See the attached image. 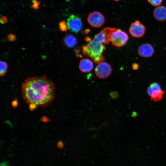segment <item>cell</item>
<instances>
[{"mask_svg":"<svg viewBox=\"0 0 166 166\" xmlns=\"http://www.w3.org/2000/svg\"><path fill=\"white\" fill-rule=\"evenodd\" d=\"M54 84L45 75L29 77L22 84V97L28 104L46 108L53 101L55 96Z\"/></svg>","mask_w":166,"mask_h":166,"instance_id":"6da1fadb","label":"cell"},{"mask_svg":"<svg viewBox=\"0 0 166 166\" xmlns=\"http://www.w3.org/2000/svg\"><path fill=\"white\" fill-rule=\"evenodd\" d=\"M105 49L104 45L94 39L82 47V52L84 55L90 58L98 64L105 60L102 53Z\"/></svg>","mask_w":166,"mask_h":166,"instance_id":"7a4b0ae2","label":"cell"},{"mask_svg":"<svg viewBox=\"0 0 166 166\" xmlns=\"http://www.w3.org/2000/svg\"><path fill=\"white\" fill-rule=\"evenodd\" d=\"M160 85L157 83H152L148 87L147 92L150 97L151 100L154 102L160 101L162 100L165 93Z\"/></svg>","mask_w":166,"mask_h":166,"instance_id":"3957f363","label":"cell"},{"mask_svg":"<svg viewBox=\"0 0 166 166\" xmlns=\"http://www.w3.org/2000/svg\"><path fill=\"white\" fill-rule=\"evenodd\" d=\"M128 38V35L125 32L120 29H116L112 34L111 42L114 46L121 47L126 43Z\"/></svg>","mask_w":166,"mask_h":166,"instance_id":"277c9868","label":"cell"},{"mask_svg":"<svg viewBox=\"0 0 166 166\" xmlns=\"http://www.w3.org/2000/svg\"><path fill=\"white\" fill-rule=\"evenodd\" d=\"M87 21L91 26L94 28H98L101 26L104 23L105 18L101 13L95 11L89 14Z\"/></svg>","mask_w":166,"mask_h":166,"instance_id":"5b68a950","label":"cell"},{"mask_svg":"<svg viewBox=\"0 0 166 166\" xmlns=\"http://www.w3.org/2000/svg\"><path fill=\"white\" fill-rule=\"evenodd\" d=\"M112 71L111 65L105 62L99 63L96 67L95 70L96 75L100 79H105L111 75Z\"/></svg>","mask_w":166,"mask_h":166,"instance_id":"8992f818","label":"cell"},{"mask_svg":"<svg viewBox=\"0 0 166 166\" xmlns=\"http://www.w3.org/2000/svg\"><path fill=\"white\" fill-rule=\"evenodd\" d=\"M116 29L114 28H105L95 36L94 39L101 42L103 45L108 44L111 41L112 34Z\"/></svg>","mask_w":166,"mask_h":166,"instance_id":"52a82bcc","label":"cell"},{"mask_svg":"<svg viewBox=\"0 0 166 166\" xmlns=\"http://www.w3.org/2000/svg\"><path fill=\"white\" fill-rule=\"evenodd\" d=\"M67 26L70 31L77 33L82 28V23L81 18L78 16L71 15L67 19Z\"/></svg>","mask_w":166,"mask_h":166,"instance_id":"ba28073f","label":"cell"},{"mask_svg":"<svg viewBox=\"0 0 166 166\" xmlns=\"http://www.w3.org/2000/svg\"><path fill=\"white\" fill-rule=\"evenodd\" d=\"M129 31L132 37L139 38L142 37L144 35L145 28L143 24L139 21L137 20L131 24Z\"/></svg>","mask_w":166,"mask_h":166,"instance_id":"9c48e42d","label":"cell"},{"mask_svg":"<svg viewBox=\"0 0 166 166\" xmlns=\"http://www.w3.org/2000/svg\"><path fill=\"white\" fill-rule=\"evenodd\" d=\"M138 53L141 57L148 58L152 57L154 53V49L153 46L148 43L141 45L138 48Z\"/></svg>","mask_w":166,"mask_h":166,"instance_id":"30bf717a","label":"cell"},{"mask_svg":"<svg viewBox=\"0 0 166 166\" xmlns=\"http://www.w3.org/2000/svg\"><path fill=\"white\" fill-rule=\"evenodd\" d=\"M153 15L156 19L160 22L166 20V7L159 6L155 8Z\"/></svg>","mask_w":166,"mask_h":166,"instance_id":"8fae6325","label":"cell"},{"mask_svg":"<svg viewBox=\"0 0 166 166\" xmlns=\"http://www.w3.org/2000/svg\"><path fill=\"white\" fill-rule=\"evenodd\" d=\"M93 65L92 62L88 59H84L80 61L79 68L81 71L84 73L90 72L93 69Z\"/></svg>","mask_w":166,"mask_h":166,"instance_id":"7c38bea8","label":"cell"},{"mask_svg":"<svg viewBox=\"0 0 166 166\" xmlns=\"http://www.w3.org/2000/svg\"><path fill=\"white\" fill-rule=\"evenodd\" d=\"M63 42L64 44L67 47L72 48L77 44V41L76 37L73 35H66L64 37Z\"/></svg>","mask_w":166,"mask_h":166,"instance_id":"4fadbf2b","label":"cell"},{"mask_svg":"<svg viewBox=\"0 0 166 166\" xmlns=\"http://www.w3.org/2000/svg\"><path fill=\"white\" fill-rule=\"evenodd\" d=\"M0 62V76L2 77L4 76L7 72L8 64L3 61H1Z\"/></svg>","mask_w":166,"mask_h":166,"instance_id":"5bb4252c","label":"cell"},{"mask_svg":"<svg viewBox=\"0 0 166 166\" xmlns=\"http://www.w3.org/2000/svg\"><path fill=\"white\" fill-rule=\"evenodd\" d=\"M148 1L152 6H158L161 5L163 0H148Z\"/></svg>","mask_w":166,"mask_h":166,"instance_id":"9a60e30c","label":"cell"},{"mask_svg":"<svg viewBox=\"0 0 166 166\" xmlns=\"http://www.w3.org/2000/svg\"><path fill=\"white\" fill-rule=\"evenodd\" d=\"M32 4L30 6V7L35 10H37L39 7V6L41 3L40 1L37 0H32Z\"/></svg>","mask_w":166,"mask_h":166,"instance_id":"2e32d148","label":"cell"},{"mask_svg":"<svg viewBox=\"0 0 166 166\" xmlns=\"http://www.w3.org/2000/svg\"><path fill=\"white\" fill-rule=\"evenodd\" d=\"M60 29L62 31H66L67 29V26L64 21L61 22L59 24Z\"/></svg>","mask_w":166,"mask_h":166,"instance_id":"e0dca14e","label":"cell"},{"mask_svg":"<svg viewBox=\"0 0 166 166\" xmlns=\"http://www.w3.org/2000/svg\"><path fill=\"white\" fill-rule=\"evenodd\" d=\"M16 36L15 34H11L7 35V38L8 41L10 42H13L16 39Z\"/></svg>","mask_w":166,"mask_h":166,"instance_id":"ac0fdd59","label":"cell"},{"mask_svg":"<svg viewBox=\"0 0 166 166\" xmlns=\"http://www.w3.org/2000/svg\"><path fill=\"white\" fill-rule=\"evenodd\" d=\"M110 96L113 99H116L118 97V93L116 91H113L110 93Z\"/></svg>","mask_w":166,"mask_h":166,"instance_id":"d6986e66","label":"cell"},{"mask_svg":"<svg viewBox=\"0 0 166 166\" xmlns=\"http://www.w3.org/2000/svg\"><path fill=\"white\" fill-rule=\"evenodd\" d=\"M7 18L6 16H2L1 17L0 22L2 24L6 23L7 22Z\"/></svg>","mask_w":166,"mask_h":166,"instance_id":"ffe728a7","label":"cell"},{"mask_svg":"<svg viewBox=\"0 0 166 166\" xmlns=\"http://www.w3.org/2000/svg\"><path fill=\"white\" fill-rule=\"evenodd\" d=\"M132 67L133 69L136 70L139 69V65L136 63H134L132 65Z\"/></svg>","mask_w":166,"mask_h":166,"instance_id":"44dd1931","label":"cell"},{"mask_svg":"<svg viewBox=\"0 0 166 166\" xmlns=\"http://www.w3.org/2000/svg\"><path fill=\"white\" fill-rule=\"evenodd\" d=\"M57 146L59 148L62 149L64 147L63 144L62 142H60L58 143Z\"/></svg>","mask_w":166,"mask_h":166,"instance_id":"7402d4cb","label":"cell"},{"mask_svg":"<svg viewBox=\"0 0 166 166\" xmlns=\"http://www.w3.org/2000/svg\"><path fill=\"white\" fill-rule=\"evenodd\" d=\"M114 1H118L120 0H114Z\"/></svg>","mask_w":166,"mask_h":166,"instance_id":"603a6c76","label":"cell"},{"mask_svg":"<svg viewBox=\"0 0 166 166\" xmlns=\"http://www.w3.org/2000/svg\"><path fill=\"white\" fill-rule=\"evenodd\" d=\"M66 1L69 2L71 0H66Z\"/></svg>","mask_w":166,"mask_h":166,"instance_id":"cb8c5ba5","label":"cell"}]
</instances>
